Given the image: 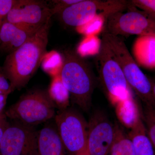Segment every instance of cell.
<instances>
[{"label":"cell","instance_id":"cell-8","mask_svg":"<svg viewBox=\"0 0 155 155\" xmlns=\"http://www.w3.org/2000/svg\"><path fill=\"white\" fill-rule=\"evenodd\" d=\"M127 9L125 13L120 11L108 16L104 32L118 36L155 34L154 17L136 8L130 2Z\"/></svg>","mask_w":155,"mask_h":155},{"label":"cell","instance_id":"cell-17","mask_svg":"<svg viewBox=\"0 0 155 155\" xmlns=\"http://www.w3.org/2000/svg\"><path fill=\"white\" fill-rule=\"evenodd\" d=\"M48 91L56 107L60 110L68 108L70 96L59 75H56L53 78Z\"/></svg>","mask_w":155,"mask_h":155},{"label":"cell","instance_id":"cell-13","mask_svg":"<svg viewBox=\"0 0 155 155\" xmlns=\"http://www.w3.org/2000/svg\"><path fill=\"white\" fill-rule=\"evenodd\" d=\"M57 128L47 125L38 131L37 155H66Z\"/></svg>","mask_w":155,"mask_h":155},{"label":"cell","instance_id":"cell-19","mask_svg":"<svg viewBox=\"0 0 155 155\" xmlns=\"http://www.w3.org/2000/svg\"><path fill=\"white\" fill-rule=\"evenodd\" d=\"M142 118L149 137L155 149V106L145 104Z\"/></svg>","mask_w":155,"mask_h":155},{"label":"cell","instance_id":"cell-2","mask_svg":"<svg viewBox=\"0 0 155 155\" xmlns=\"http://www.w3.org/2000/svg\"><path fill=\"white\" fill-rule=\"evenodd\" d=\"M62 54L58 75L69 92L72 103L84 111H88L97 81L91 66L74 50L67 49Z\"/></svg>","mask_w":155,"mask_h":155},{"label":"cell","instance_id":"cell-25","mask_svg":"<svg viewBox=\"0 0 155 155\" xmlns=\"http://www.w3.org/2000/svg\"><path fill=\"white\" fill-rule=\"evenodd\" d=\"M8 94H0V114L4 112Z\"/></svg>","mask_w":155,"mask_h":155},{"label":"cell","instance_id":"cell-4","mask_svg":"<svg viewBox=\"0 0 155 155\" xmlns=\"http://www.w3.org/2000/svg\"><path fill=\"white\" fill-rule=\"evenodd\" d=\"M104 37L122 69L130 88L144 103L155 106L151 80L143 72L130 54L124 40L119 36L104 32Z\"/></svg>","mask_w":155,"mask_h":155},{"label":"cell","instance_id":"cell-24","mask_svg":"<svg viewBox=\"0 0 155 155\" xmlns=\"http://www.w3.org/2000/svg\"><path fill=\"white\" fill-rule=\"evenodd\" d=\"M7 117L4 112L0 114V143L6 127L8 125Z\"/></svg>","mask_w":155,"mask_h":155},{"label":"cell","instance_id":"cell-11","mask_svg":"<svg viewBox=\"0 0 155 155\" xmlns=\"http://www.w3.org/2000/svg\"><path fill=\"white\" fill-rule=\"evenodd\" d=\"M114 125L103 114L97 113L88 122L87 150L90 155H108L116 135Z\"/></svg>","mask_w":155,"mask_h":155},{"label":"cell","instance_id":"cell-12","mask_svg":"<svg viewBox=\"0 0 155 155\" xmlns=\"http://www.w3.org/2000/svg\"><path fill=\"white\" fill-rule=\"evenodd\" d=\"M37 32L26 30L18 25L5 21L0 28V51L8 54L13 52Z\"/></svg>","mask_w":155,"mask_h":155},{"label":"cell","instance_id":"cell-16","mask_svg":"<svg viewBox=\"0 0 155 155\" xmlns=\"http://www.w3.org/2000/svg\"><path fill=\"white\" fill-rule=\"evenodd\" d=\"M115 106L119 120L128 128H131L141 116L133 96L119 102Z\"/></svg>","mask_w":155,"mask_h":155},{"label":"cell","instance_id":"cell-3","mask_svg":"<svg viewBox=\"0 0 155 155\" xmlns=\"http://www.w3.org/2000/svg\"><path fill=\"white\" fill-rule=\"evenodd\" d=\"M94 61L100 81L114 105L133 96L123 71L103 35Z\"/></svg>","mask_w":155,"mask_h":155},{"label":"cell","instance_id":"cell-23","mask_svg":"<svg viewBox=\"0 0 155 155\" xmlns=\"http://www.w3.org/2000/svg\"><path fill=\"white\" fill-rule=\"evenodd\" d=\"M13 92L10 81L0 66V94H10Z\"/></svg>","mask_w":155,"mask_h":155},{"label":"cell","instance_id":"cell-20","mask_svg":"<svg viewBox=\"0 0 155 155\" xmlns=\"http://www.w3.org/2000/svg\"><path fill=\"white\" fill-rule=\"evenodd\" d=\"M80 0H52L49 1L52 4L49 6L52 16L60 14L67 8L75 3L80 2Z\"/></svg>","mask_w":155,"mask_h":155},{"label":"cell","instance_id":"cell-18","mask_svg":"<svg viewBox=\"0 0 155 155\" xmlns=\"http://www.w3.org/2000/svg\"><path fill=\"white\" fill-rule=\"evenodd\" d=\"M110 153V155H134L132 142L128 135L117 125Z\"/></svg>","mask_w":155,"mask_h":155},{"label":"cell","instance_id":"cell-1","mask_svg":"<svg viewBox=\"0 0 155 155\" xmlns=\"http://www.w3.org/2000/svg\"><path fill=\"white\" fill-rule=\"evenodd\" d=\"M51 19L20 47L8 54L2 67L13 92L27 85L45 55Z\"/></svg>","mask_w":155,"mask_h":155},{"label":"cell","instance_id":"cell-15","mask_svg":"<svg viewBox=\"0 0 155 155\" xmlns=\"http://www.w3.org/2000/svg\"><path fill=\"white\" fill-rule=\"evenodd\" d=\"M130 129L127 135L132 142L134 155H155L154 147L147 133L142 116Z\"/></svg>","mask_w":155,"mask_h":155},{"label":"cell","instance_id":"cell-27","mask_svg":"<svg viewBox=\"0 0 155 155\" xmlns=\"http://www.w3.org/2000/svg\"><path fill=\"white\" fill-rule=\"evenodd\" d=\"M78 155H90L89 153L87 150H85V151L79 154Z\"/></svg>","mask_w":155,"mask_h":155},{"label":"cell","instance_id":"cell-5","mask_svg":"<svg viewBox=\"0 0 155 155\" xmlns=\"http://www.w3.org/2000/svg\"><path fill=\"white\" fill-rule=\"evenodd\" d=\"M56 108L48 91L35 89L22 96L5 114L14 121L34 126L54 118Z\"/></svg>","mask_w":155,"mask_h":155},{"label":"cell","instance_id":"cell-26","mask_svg":"<svg viewBox=\"0 0 155 155\" xmlns=\"http://www.w3.org/2000/svg\"><path fill=\"white\" fill-rule=\"evenodd\" d=\"M152 85V91L153 96L155 102V80H151Z\"/></svg>","mask_w":155,"mask_h":155},{"label":"cell","instance_id":"cell-14","mask_svg":"<svg viewBox=\"0 0 155 155\" xmlns=\"http://www.w3.org/2000/svg\"><path fill=\"white\" fill-rule=\"evenodd\" d=\"M133 53L138 65L155 69V34L139 36L134 44Z\"/></svg>","mask_w":155,"mask_h":155},{"label":"cell","instance_id":"cell-10","mask_svg":"<svg viewBox=\"0 0 155 155\" xmlns=\"http://www.w3.org/2000/svg\"><path fill=\"white\" fill-rule=\"evenodd\" d=\"M52 17L46 1L17 0L5 21L37 32Z\"/></svg>","mask_w":155,"mask_h":155},{"label":"cell","instance_id":"cell-9","mask_svg":"<svg viewBox=\"0 0 155 155\" xmlns=\"http://www.w3.org/2000/svg\"><path fill=\"white\" fill-rule=\"evenodd\" d=\"M38 136L34 126L17 121L8 123L0 143V155H37Z\"/></svg>","mask_w":155,"mask_h":155},{"label":"cell","instance_id":"cell-6","mask_svg":"<svg viewBox=\"0 0 155 155\" xmlns=\"http://www.w3.org/2000/svg\"><path fill=\"white\" fill-rule=\"evenodd\" d=\"M129 1L126 0H80L58 14L64 25L79 27L86 25L97 17L105 20L111 14L128 8Z\"/></svg>","mask_w":155,"mask_h":155},{"label":"cell","instance_id":"cell-21","mask_svg":"<svg viewBox=\"0 0 155 155\" xmlns=\"http://www.w3.org/2000/svg\"><path fill=\"white\" fill-rule=\"evenodd\" d=\"M131 5L155 17V0H131Z\"/></svg>","mask_w":155,"mask_h":155},{"label":"cell","instance_id":"cell-7","mask_svg":"<svg viewBox=\"0 0 155 155\" xmlns=\"http://www.w3.org/2000/svg\"><path fill=\"white\" fill-rule=\"evenodd\" d=\"M55 126L67 151L78 155L87 150L88 122L72 108L60 110L54 117Z\"/></svg>","mask_w":155,"mask_h":155},{"label":"cell","instance_id":"cell-22","mask_svg":"<svg viewBox=\"0 0 155 155\" xmlns=\"http://www.w3.org/2000/svg\"><path fill=\"white\" fill-rule=\"evenodd\" d=\"M17 0H0V28Z\"/></svg>","mask_w":155,"mask_h":155}]
</instances>
